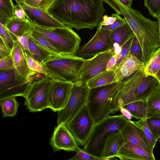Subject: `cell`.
Instances as JSON below:
<instances>
[{
  "label": "cell",
  "mask_w": 160,
  "mask_h": 160,
  "mask_svg": "<svg viewBox=\"0 0 160 160\" xmlns=\"http://www.w3.org/2000/svg\"><path fill=\"white\" fill-rule=\"evenodd\" d=\"M14 17L22 19H27L24 11L21 5L17 4L15 5Z\"/></svg>",
  "instance_id": "45"
},
{
  "label": "cell",
  "mask_w": 160,
  "mask_h": 160,
  "mask_svg": "<svg viewBox=\"0 0 160 160\" xmlns=\"http://www.w3.org/2000/svg\"><path fill=\"white\" fill-rule=\"evenodd\" d=\"M114 55L111 49L85 59L78 72L74 82L86 83L93 77L106 70L108 62Z\"/></svg>",
  "instance_id": "11"
},
{
  "label": "cell",
  "mask_w": 160,
  "mask_h": 160,
  "mask_svg": "<svg viewBox=\"0 0 160 160\" xmlns=\"http://www.w3.org/2000/svg\"><path fill=\"white\" fill-rule=\"evenodd\" d=\"M157 19H158V25H159V37H160V15L158 17Z\"/></svg>",
  "instance_id": "52"
},
{
  "label": "cell",
  "mask_w": 160,
  "mask_h": 160,
  "mask_svg": "<svg viewBox=\"0 0 160 160\" xmlns=\"http://www.w3.org/2000/svg\"><path fill=\"white\" fill-rule=\"evenodd\" d=\"M52 79L47 76L32 83L24 104L30 112L41 111L48 108V98Z\"/></svg>",
  "instance_id": "9"
},
{
  "label": "cell",
  "mask_w": 160,
  "mask_h": 160,
  "mask_svg": "<svg viewBox=\"0 0 160 160\" xmlns=\"http://www.w3.org/2000/svg\"><path fill=\"white\" fill-rule=\"evenodd\" d=\"M28 66L30 70L42 73L47 76V72L44 65L33 59L26 51H24Z\"/></svg>",
  "instance_id": "31"
},
{
  "label": "cell",
  "mask_w": 160,
  "mask_h": 160,
  "mask_svg": "<svg viewBox=\"0 0 160 160\" xmlns=\"http://www.w3.org/2000/svg\"><path fill=\"white\" fill-rule=\"evenodd\" d=\"M144 4L149 14L157 19L160 15V0H144Z\"/></svg>",
  "instance_id": "33"
},
{
  "label": "cell",
  "mask_w": 160,
  "mask_h": 160,
  "mask_svg": "<svg viewBox=\"0 0 160 160\" xmlns=\"http://www.w3.org/2000/svg\"><path fill=\"white\" fill-rule=\"evenodd\" d=\"M134 36L135 35L127 41L122 47L120 53L116 56V63L114 68L119 64L129 52L131 45Z\"/></svg>",
  "instance_id": "39"
},
{
  "label": "cell",
  "mask_w": 160,
  "mask_h": 160,
  "mask_svg": "<svg viewBox=\"0 0 160 160\" xmlns=\"http://www.w3.org/2000/svg\"><path fill=\"white\" fill-rule=\"evenodd\" d=\"M124 143L121 132L111 133L105 142L101 158L103 160H107L116 157Z\"/></svg>",
  "instance_id": "21"
},
{
  "label": "cell",
  "mask_w": 160,
  "mask_h": 160,
  "mask_svg": "<svg viewBox=\"0 0 160 160\" xmlns=\"http://www.w3.org/2000/svg\"><path fill=\"white\" fill-rule=\"evenodd\" d=\"M25 3L29 6L37 8L36 0H25Z\"/></svg>",
  "instance_id": "49"
},
{
  "label": "cell",
  "mask_w": 160,
  "mask_h": 160,
  "mask_svg": "<svg viewBox=\"0 0 160 160\" xmlns=\"http://www.w3.org/2000/svg\"><path fill=\"white\" fill-rule=\"evenodd\" d=\"M65 124L78 145L82 146L87 142L95 125L86 105Z\"/></svg>",
  "instance_id": "10"
},
{
  "label": "cell",
  "mask_w": 160,
  "mask_h": 160,
  "mask_svg": "<svg viewBox=\"0 0 160 160\" xmlns=\"http://www.w3.org/2000/svg\"><path fill=\"white\" fill-rule=\"evenodd\" d=\"M56 0H36L37 8L48 12V10Z\"/></svg>",
  "instance_id": "43"
},
{
  "label": "cell",
  "mask_w": 160,
  "mask_h": 160,
  "mask_svg": "<svg viewBox=\"0 0 160 160\" xmlns=\"http://www.w3.org/2000/svg\"><path fill=\"white\" fill-rule=\"evenodd\" d=\"M102 26L101 19L97 27V30L94 35L88 42L79 48L75 55L88 59L110 48L112 31L102 29Z\"/></svg>",
  "instance_id": "12"
},
{
  "label": "cell",
  "mask_w": 160,
  "mask_h": 160,
  "mask_svg": "<svg viewBox=\"0 0 160 160\" xmlns=\"http://www.w3.org/2000/svg\"><path fill=\"white\" fill-rule=\"evenodd\" d=\"M147 118H160V83L148 97Z\"/></svg>",
  "instance_id": "24"
},
{
  "label": "cell",
  "mask_w": 160,
  "mask_h": 160,
  "mask_svg": "<svg viewBox=\"0 0 160 160\" xmlns=\"http://www.w3.org/2000/svg\"><path fill=\"white\" fill-rule=\"evenodd\" d=\"M121 132L125 143L136 145L148 152L153 154V150L144 131L135 122L128 119Z\"/></svg>",
  "instance_id": "16"
},
{
  "label": "cell",
  "mask_w": 160,
  "mask_h": 160,
  "mask_svg": "<svg viewBox=\"0 0 160 160\" xmlns=\"http://www.w3.org/2000/svg\"><path fill=\"white\" fill-rule=\"evenodd\" d=\"M0 37L7 46L12 50L13 47L14 41L5 25L1 23H0Z\"/></svg>",
  "instance_id": "36"
},
{
  "label": "cell",
  "mask_w": 160,
  "mask_h": 160,
  "mask_svg": "<svg viewBox=\"0 0 160 160\" xmlns=\"http://www.w3.org/2000/svg\"><path fill=\"white\" fill-rule=\"evenodd\" d=\"M69 160H104L102 158L92 155L80 149Z\"/></svg>",
  "instance_id": "37"
},
{
  "label": "cell",
  "mask_w": 160,
  "mask_h": 160,
  "mask_svg": "<svg viewBox=\"0 0 160 160\" xmlns=\"http://www.w3.org/2000/svg\"><path fill=\"white\" fill-rule=\"evenodd\" d=\"M11 55L15 67L21 75L24 77L29 78L37 73L32 71L29 69L24 50L18 40L14 41Z\"/></svg>",
  "instance_id": "20"
},
{
  "label": "cell",
  "mask_w": 160,
  "mask_h": 160,
  "mask_svg": "<svg viewBox=\"0 0 160 160\" xmlns=\"http://www.w3.org/2000/svg\"><path fill=\"white\" fill-rule=\"evenodd\" d=\"M129 52L143 62L142 49L135 35L131 43Z\"/></svg>",
  "instance_id": "38"
},
{
  "label": "cell",
  "mask_w": 160,
  "mask_h": 160,
  "mask_svg": "<svg viewBox=\"0 0 160 160\" xmlns=\"http://www.w3.org/2000/svg\"><path fill=\"white\" fill-rule=\"evenodd\" d=\"M15 6L12 0H0V12L10 19L14 17Z\"/></svg>",
  "instance_id": "35"
},
{
  "label": "cell",
  "mask_w": 160,
  "mask_h": 160,
  "mask_svg": "<svg viewBox=\"0 0 160 160\" xmlns=\"http://www.w3.org/2000/svg\"><path fill=\"white\" fill-rule=\"evenodd\" d=\"M85 59L75 55L52 56L43 64L52 80L74 83Z\"/></svg>",
  "instance_id": "5"
},
{
  "label": "cell",
  "mask_w": 160,
  "mask_h": 160,
  "mask_svg": "<svg viewBox=\"0 0 160 160\" xmlns=\"http://www.w3.org/2000/svg\"><path fill=\"white\" fill-rule=\"evenodd\" d=\"M122 81L89 88L86 105L95 125L110 116L111 105Z\"/></svg>",
  "instance_id": "2"
},
{
  "label": "cell",
  "mask_w": 160,
  "mask_h": 160,
  "mask_svg": "<svg viewBox=\"0 0 160 160\" xmlns=\"http://www.w3.org/2000/svg\"><path fill=\"white\" fill-rule=\"evenodd\" d=\"M28 44L29 55L42 64L53 56L49 51L35 42L31 37L29 39Z\"/></svg>",
  "instance_id": "26"
},
{
  "label": "cell",
  "mask_w": 160,
  "mask_h": 160,
  "mask_svg": "<svg viewBox=\"0 0 160 160\" xmlns=\"http://www.w3.org/2000/svg\"><path fill=\"white\" fill-rule=\"evenodd\" d=\"M128 120L123 114L110 115L97 124L82 149L92 155L101 158V153L108 137L112 133L121 132Z\"/></svg>",
  "instance_id": "3"
},
{
  "label": "cell",
  "mask_w": 160,
  "mask_h": 160,
  "mask_svg": "<svg viewBox=\"0 0 160 160\" xmlns=\"http://www.w3.org/2000/svg\"><path fill=\"white\" fill-rule=\"evenodd\" d=\"M116 63V56L114 54L108 61L107 65L106 70H109L114 68Z\"/></svg>",
  "instance_id": "47"
},
{
  "label": "cell",
  "mask_w": 160,
  "mask_h": 160,
  "mask_svg": "<svg viewBox=\"0 0 160 160\" xmlns=\"http://www.w3.org/2000/svg\"><path fill=\"white\" fill-rule=\"evenodd\" d=\"M12 50L6 44L3 40L0 39V59L11 55Z\"/></svg>",
  "instance_id": "44"
},
{
  "label": "cell",
  "mask_w": 160,
  "mask_h": 160,
  "mask_svg": "<svg viewBox=\"0 0 160 160\" xmlns=\"http://www.w3.org/2000/svg\"><path fill=\"white\" fill-rule=\"evenodd\" d=\"M29 33L35 42L49 51L52 55H61L43 36L33 31H31Z\"/></svg>",
  "instance_id": "30"
},
{
  "label": "cell",
  "mask_w": 160,
  "mask_h": 160,
  "mask_svg": "<svg viewBox=\"0 0 160 160\" xmlns=\"http://www.w3.org/2000/svg\"><path fill=\"white\" fill-rule=\"evenodd\" d=\"M115 15L116 19L113 23L112 24L107 26H103L102 25V29L112 31L123 25L126 22V21L125 19L122 18L119 14L116 13H115Z\"/></svg>",
  "instance_id": "40"
},
{
  "label": "cell",
  "mask_w": 160,
  "mask_h": 160,
  "mask_svg": "<svg viewBox=\"0 0 160 160\" xmlns=\"http://www.w3.org/2000/svg\"><path fill=\"white\" fill-rule=\"evenodd\" d=\"M143 68L139 70L122 81V84L113 99L111 113L120 110L124 105L136 101L138 87L145 76Z\"/></svg>",
  "instance_id": "7"
},
{
  "label": "cell",
  "mask_w": 160,
  "mask_h": 160,
  "mask_svg": "<svg viewBox=\"0 0 160 160\" xmlns=\"http://www.w3.org/2000/svg\"><path fill=\"white\" fill-rule=\"evenodd\" d=\"M31 37L29 33L22 36H16L17 40L20 42L24 51H26L29 55L30 54V52L28 41Z\"/></svg>",
  "instance_id": "42"
},
{
  "label": "cell",
  "mask_w": 160,
  "mask_h": 160,
  "mask_svg": "<svg viewBox=\"0 0 160 160\" xmlns=\"http://www.w3.org/2000/svg\"><path fill=\"white\" fill-rule=\"evenodd\" d=\"M5 26L9 31L13 41L16 36H22L31 31V23L27 19H22L14 17L9 19Z\"/></svg>",
  "instance_id": "22"
},
{
  "label": "cell",
  "mask_w": 160,
  "mask_h": 160,
  "mask_svg": "<svg viewBox=\"0 0 160 160\" xmlns=\"http://www.w3.org/2000/svg\"><path fill=\"white\" fill-rule=\"evenodd\" d=\"M146 121L151 133L157 141L160 138V118H147Z\"/></svg>",
  "instance_id": "32"
},
{
  "label": "cell",
  "mask_w": 160,
  "mask_h": 160,
  "mask_svg": "<svg viewBox=\"0 0 160 160\" xmlns=\"http://www.w3.org/2000/svg\"><path fill=\"white\" fill-rule=\"evenodd\" d=\"M89 88L86 83L74 82L65 107L58 112V125L70 121L86 104Z\"/></svg>",
  "instance_id": "8"
},
{
  "label": "cell",
  "mask_w": 160,
  "mask_h": 160,
  "mask_svg": "<svg viewBox=\"0 0 160 160\" xmlns=\"http://www.w3.org/2000/svg\"><path fill=\"white\" fill-rule=\"evenodd\" d=\"M37 75L23 76L15 67L0 70V100L11 97L25 98Z\"/></svg>",
  "instance_id": "6"
},
{
  "label": "cell",
  "mask_w": 160,
  "mask_h": 160,
  "mask_svg": "<svg viewBox=\"0 0 160 160\" xmlns=\"http://www.w3.org/2000/svg\"><path fill=\"white\" fill-rule=\"evenodd\" d=\"M16 97H11L0 100V105L3 117H12L18 112L19 103Z\"/></svg>",
  "instance_id": "28"
},
{
  "label": "cell",
  "mask_w": 160,
  "mask_h": 160,
  "mask_svg": "<svg viewBox=\"0 0 160 160\" xmlns=\"http://www.w3.org/2000/svg\"><path fill=\"white\" fill-rule=\"evenodd\" d=\"M116 19L115 13L112 14L111 16L108 17L107 15H104L102 19V25L103 26H107L112 24Z\"/></svg>",
  "instance_id": "46"
},
{
  "label": "cell",
  "mask_w": 160,
  "mask_h": 160,
  "mask_svg": "<svg viewBox=\"0 0 160 160\" xmlns=\"http://www.w3.org/2000/svg\"><path fill=\"white\" fill-rule=\"evenodd\" d=\"M145 65L129 52L119 64L114 68L117 82L122 81L136 71L144 68Z\"/></svg>",
  "instance_id": "17"
},
{
  "label": "cell",
  "mask_w": 160,
  "mask_h": 160,
  "mask_svg": "<svg viewBox=\"0 0 160 160\" xmlns=\"http://www.w3.org/2000/svg\"><path fill=\"white\" fill-rule=\"evenodd\" d=\"M160 69V47L158 48L145 66L143 71L145 76H151L156 78Z\"/></svg>",
  "instance_id": "29"
},
{
  "label": "cell",
  "mask_w": 160,
  "mask_h": 160,
  "mask_svg": "<svg viewBox=\"0 0 160 160\" xmlns=\"http://www.w3.org/2000/svg\"><path fill=\"white\" fill-rule=\"evenodd\" d=\"M160 83L155 77L145 76L137 89L136 101L139 100L146 101L148 96Z\"/></svg>",
  "instance_id": "23"
},
{
  "label": "cell",
  "mask_w": 160,
  "mask_h": 160,
  "mask_svg": "<svg viewBox=\"0 0 160 160\" xmlns=\"http://www.w3.org/2000/svg\"><path fill=\"white\" fill-rule=\"evenodd\" d=\"M134 35L128 22L112 30L111 33L112 44L110 49L117 56L121 51L122 47Z\"/></svg>",
  "instance_id": "19"
},
{
  "label": "cell",
  "mask_w": 160,
  "mask_h": 160,
  "mask_svg": "<svg viewBox=\"0 0 160 160\" xmlns=\"http://www.w3.org/2000/svg\"><path fill=\"white\" fill-rule=\"evenodd\" d=\"M17 4L20 5L21 4L24 3H25V0H15Z\"/></svg>",
  "instance_id": "50"
},
{
  "label": "cell",
  "mask_w": 160,
  "mask_h": 160,
  "mask_svg": "<svg viewBox=\"0 0 160 160\" xmlns=\"http://www.w3.org/2000/svg\"><path fill=\"white\" fill-rule=\"evenodd\" d=\"M122 107L126 109L133 118L137 119H145L147 115L146 101L139 100L128 103Z\"/></svg>",
  "instance_id": "27"
},
{
  "label": "cell",
  "mask_w": 160,
  "mask_h": 160,
  "mask_svg": "<svg viewBox=\"0 0 160 160\" xmlns=\"http://www.w3.org/2000/svg\"><path fill=\"white\" fill-rule=\"evenodd\" d=\"M31 25V31L45 37L61 55H75L78 51L81 39L72 28L67 26L45 28Z\"/></svg>",
  "instance_id": "4"
},
{
  "label": "cell",
  "mask_w": 160,
  "mask_h": 160,
  "mask_svg": "<svg viewBox=\"0 0 160 160\" xmlns=\"http://www.w3.org/2000/svg\"><path fill=\"white\" fill-rule=\"evenodd\" d=\"M121 160H155L153 154L150 153L140 147L124 143L116 156Z\"/></svg>",
  "instance_id": "18"
},
{
  "label": "cell",
  "mask_w": 160,
  "mask_h": 160,
  "mask_svg": "<svg viewBox=\"0 0 160 160\" xmlns=\"http://www.w3.org/2000/svg\"><path fill=\"white\" fill-rule=\"evenodd\" d=\"M140 127L144 132L149 141L152 150L155 146L157 141L153 136L146 122V119H140L135 122Z\"/></svg>",
  "instance_id": "34"
},
{
  "label": "cell",
  "mask_w": 160,
  "mask_h": 160,
  "mask_svg": "<svg viewBox=\"0 0 160 160\" xmlns=\"http://www.w3.org/2000/svg\"><path fill=\"white\" fill-rule=\"evenodd\" d=\"M74 83L52 80L49 91L48 108L55 112L63 109L67 103Z\"/></svg>",
  "instance_id": "13"
},
{
  "label": "cell",
  "mask_w": 160,
  "mask_h": 160,
  "mask_svg": "<svg viewBox=\"0 0 160 160\" xmlns=\"http://www.w3.org/2000/svg\"><path fill=\"white\" fill-rule=\"evenodd\" d=\"M20 5L24 11L27 19L32 24L45 28L64 27L66 26L57 20L48 12L25 3H21Z\"/></svg>",
  "instance_id": "15"
},
{
  "label": "cell",
  "mask_w": 160,
  "mask_h": 160,
  "mask_svg": "<svg viewBox=\"0 0 160 160\" xmlns=\"http://www.w3.org/2000/svg\"><path fill=\"white\" fill-rule=\"evenodd\" d=\"M156 78L160 82V69L157 73Z\"/></svg>",
  "instance_id": "51"
},
{
  "label": "cell",
  "mask_w": 160,
  "mask_h": 160,
  "mask_svg": "<svg viewBox=\"0 0 160 160\" xmlns=\"http://www.w3.org/2000/svg\"><path fill=\"white\" fill-rule=\"evenodd\" d=\"M103 2V0H56L48 13L71 28L93 29L105 12Z\"/></svg>",
  "instance_id": "1"
},
{
  "label": "cell",
  "mask_w": 160,
  "mask_h": 160,
  "mask_svg": "<svg viewBox=\"0 0 160 160\" xmlns=\"http://www.w3.org/2000/svg\"><path fill=\"white\" fill-rule=\"evenodd\" d=\"M53 152L63 150L77 152L80 148L75 138L65 123L58 125L50 139Z\"/></svg>",
  "instance_id": "14"
},
{
  "label": "cell",
  "mask_w": 160,
  "mask_h": 160,
  "mask_svg": "<svg viewBox=\"0 0 160 160\" xmlns=\"http://www.w3.org/2000/svg\"><path fill=\"white\" fill-rule=\"evenodd\" d=\"M120 3L127 8L131 7L133 0H117Z\"/></svg>",
  "instance_id": "48"
},
{
  "label": "cell",
  "mask_w": 160,
  "mask_h": 160,
  "mask_svg": "<svg viewBox=\"0 0 160 160\" xmlns=\"http://www.w3.org/2000/svg\"><path fill=\"white\" fill-rule=\"evenodd\" d=\"M15 67L11 55L0 59V70L8 69Z\"/></svg>",
  "instance_id": "41"
},
{
  "label": "cell",
  "mask_w": 160,
  "mask_h": 160,
  "mask_svg": "<svg viewBox=\"0 0 160 160\" xmlns=\"http://www.w3.org/2000/svg\"><path fill=\"white\" fill-rule=\"evenodd\" d=\"M117 82L114 68L105 70L90 79L86 82L89 88L109 84Z\"/></svg>",
  "instance_id": "25"
}]
</instances>
